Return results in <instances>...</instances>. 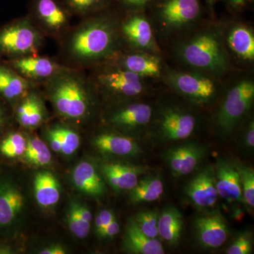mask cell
I'll list each match as a JSON object with an SVG mask.
<instances>
[{
	"label": "cell",
	"instance_id": "6da1fadb",
	"mask_svg": "<svg viewBox=\"0 0 254 254\" xmlns=\"http://www.w3.org/2000/svg\"><path fill=\"white\" fill-rule=\"evenodd\" d=\"M172 66L225 79L238 71L227 53L223 20L206 18L194 29L165 50Z\"/></svg>",
	"mask_w": 254,
	"mask_h": 254
},
{
	"label": "cell",
	"instance_id": "7a4b0ae2",
	"mask_svg": "<svg viewBox=\"0 0 254 254\" xmlns=\"http://www.w3.org/2000/svg\"><path fill=\"white\" fill-rule=\"evenodd\" d=\"M120 15L110 7L90 16L70 35L66 53L82 64H100L109 61L125 48L119 29Z\"/></svg>",
	"mask_w": 254,
	"mask_h": 254
},
{
	"label": "cell",
	"instance_id": "3957f363",
	"mask_svg": "<svg viewBox=\"0 0 254 254\" xmlns=\"http://www.w3.org/2000/svg\"><path fill=\"white\" fill-rule=\"evenodd\" d=\"M145 13L163 51L199 26L208 14L203 0H154Z\"/></svg>",
	"mask_w": 254,
	"mask_h": 254
},
{
	"label": "cell",
	"instance_id": "277c9868",
	"mask_svg": "<svg viewBox=\"0 0 254 254\" xmlns=\"http://www.w3.org/2000/svg\"><path fill=\"white\" fill-rule=\"evenodd\" d=\"M46 92L56 113L73 123L88 120L94 111L95 92L91 80L64 68L46 81Z\"/></svg>",
	"mask_w": 254,
	"mask_h": 254
},
{
	"label": "cell",
	"instance_id": "5b68a950",
	"mask_svg": "<svg viewBox=\"0 0 254 254\" xmlns=\"http://www.w3.org/2000/svg\"><path fill=\"white\" fill-rule=\"evenodd\" d=\"M224 96L215 114L214 123L223 134H231L250 113L254 101L252 71H235L227 78Z\"/></svg>",
	"mask_w": 254,
	"mask_h": 254
},
{
	"label": "cell",
	"instance_id": "8992f818",
	"mask_svg": "<svg viewBox=\"0 0 254 254\" xmlns=\"http://www.w3.org/2000/svg\"><path fill=\"white\" fill-rule=\"evenodd\" d=\"M91 81L96 92L113 103L144 98L158 84L110 61L93 66Z\"/></svg>",
	"mask_w": 254,
	"mask_h": 254
},
{
	"label": "cell",
	"instance_id": "52a82bcc",
	"mask_svg": "<svg viewBox=\"0 0 254 254\" xmlns=\"http://www.w3.org/2000/svg\"><path fill=\"white\" fill-rule=\"evenodd\" d=\"M226 79L176 68L168 63L160 83L192 106L205 108L218 99L225 88Z\"/></svg>",
	"mask_w": 254,
	"mask_h": 254
},
{
	"label": "cell",
	"instance_id": "ba28073f",
	"mask_svg": "<svg viewBox=\"0 0 254 254\" xmlns=\"http://www.w3.org/2000/svg\"><path fill=\"white\" fill-rule=\"evenodd\" d=\"M153 111L151 124L155 132L167 141H180L193 134L198 126L196 114L177 105L164 104Z\"/></svg>",
	"mask_w": 254,
	"mask_h": 254
},
{
	"label": "cell",
	"instance_id": "9c48e42d",
	"mask_svg": "<svg viewBox=\"0 0 254 254\" xmlns=\"http://www.w3.org/2000/svg\"><path fill=\"white\" fill-rule=\"evenodd\" d=\"M223 20L227 53L233 66L240 71H252L254 64V30L239 18Z\"/></svg>",
	"mask_w": 254,
	"mask_h": 254
},
{
	"label": "cell",
	"instance_id": "30bf717a",
	"mask_svg": "<svg viewBox=\"0 0 254 254\" xmlns=\"http://www.w3.org/2000/svg\"><path fill=\"white\" fill-rule=\"evenodd\" d=\"M119 29L125 48L165 56L145 11L123 13Z\"/></svg>",
	"mask_w": 254,
	"mask_h": 254
},
{
	"label": "cell",
	"instance_id": "8fae6325",
	"mask_svg": "<svg viewBox=\"0 0 254 254\" xmlns=\"http://www.w3.org/2000/svg\"><path fill=\"white\" fill-rule=\"evenodd\" d=\"M42 42L41 32L28 18L18 20L0 31V50L18 58L36 55Z\"/></svg>",
	"mask_w": 254,
	"mask_h": 254
},
{
	"label": "cell",
	"instance_id": "7c38bea8",
	"mask_svg": "<svg viewBox=\"0 0 254 254\" xmlns=\"http://www.w3.org/2000/svg\"><path fill=\"white\" fill-rule=\"evenodd\" d=\"M141 98L114 103L115 106L105 115L106 123L123 131H140L149 126L154 107Z\"/></svg>",
	"mask_w": 254,
	"mask_h": 254
},
{
	"label": "cell",
	"instance_id": "4fadbf2b",
	"mask_svg": "<svg viewBox=\"0 0 254 254\" xmlns=\"http://www.w3.org/2000/svg\"><path fill=\"white\" fill-rule=\"evenodd\" d=\"M109 61L141 77L158 83L168 64L164 55L130 49L125 47Z\"/></svg>",
	"mask_w": 254,
	"mask_h": 254
},
{
	"label": "cell",
	"instance_id": "5bb4252c",
	"mask_svg": "<svg viewBox=\"0 0 254 254\" xmlns=\"http://www.w3.org/2000/svg\"><path fill=\"white\" fill-rule=\"evenodd\" d=\"M31 11L42 29L51 36H60L68 27L70 11L59 0H32Z\"/></svg>",
	"mask_w": 254,
	"mask_h": 254
},
{
	"label": "cell",
	"instance_id": "9a60e30c",
	"mask_svg": "<svg viewBox=\"0 0 254 254\" xmlns=\"http://www.w3.org/2000/svg\"><path fill=\"white\" fill-rule=\"evenodd\" d=\"M185 193L196 208H213L218 196L214 168L208 166L198 172L187 185Z\"/></svg>",
	"mask_w": 254,
	"mask_h": 254
},
{
	"label": "cell",
	"instance_id": "2e32d148",
	"mask_svg": "<svg viewBox=\"0 0 254 254\" xmlns=\"http://www.w3.org/2000/svg\"><path fill=\"white\" fill-rule=\"evenodd\" d=\"M205 150L193 143L179 145L165 153V158L175 177L190 175L204 158Z\"/></svg>",
	"mask_w": 254,
	"mask_h": 254
},
{
	"label": "cell",
	"instance_id": "e0dca14e",
	"mask_svg": "<svg viewBox=\"0 0 254 254\" xmlns=\"http://www.w3.org/2000/svg\"><path fill=\"white\" fill-rule=\"evenodd\" d=\"M24 197L16 185L9 180L0 181V230L14 225L24 207Z\"/></svg>",
	"mask_w": 254,
	"mask_h": 254
},
{
	"label": "cell",
	"instance_id": "ac0fdd59",
	"mask_svg": "<svg viewBox=\"0 0 254 254\" xmlns=\"http://www.w3.org/2000/svg\"><path fill=\"white\" fill-rule=\"evenodd\" d=\"M194 225L197 239L205 248H218L228 237V228L218 214L198 217L195 220Z\"/></svg>",
	"mask_w": 254,
	"mask_h": 254
},
{
	"label": "cell",
	"instance_id": "d6986e66",
	"mask_svg": "<svg viewBox=\"0 0 254 254\" xmlns=\"http://www.w3.org/2000/svg\"><path fill=\"white\" fill-rule=\"evenodd\" d=\"M12 65L18 74L28 81H48L64 68L50 58L36 55L18 58L12 62Z\"/></svg>",
	"mask_w": 254,
	"mask_h": 254
},
{
	"label": "cell",
	"instance_id": "ffe728a7",
	"mask_svg": "<svg viewBox=\"0 0 254 254\" xmlns=\"http://www.w3.org/2000/svg\"><path fill=\"white\" fill-rule=\"evenodd\" d=\"M214 173L218 195L229 202L241 201L243 197L242 184L235 165L218 160Z\"/></svg>",
	"mask_w": 254,
	"mask_h": 254
},
{
	"label": "cell",
	"instance_id": "44dd1931",
	"mask_svg": "<svg viewBox=\"0 0 254 254\" xmlns=\"http://www.w3.org/2000/svg\"><path fill=\"white\" fill-rule=\"evenodd\" d=\"M100 171L105 180L117 191L130 190L138 182L142 170L127 164L107 162L100 165Z\"/></svg>",
	"mask_w": 254,
	"mask_h": 254
},
{
	"label": "cell",
	"instance_id": "7402d4cb",
	"mask_svg": "<svg viewBox=\"0 0 254 254\" xmlns=\"http://www.w3.org/2000/svg\"><path fill=\"white\" fill-rule=\"evenodd\" d=\"M93 144L103 154L114 156H134L141 151L138 143L131 137L108 132L95 136Z\"/></svg>",
	"mask_w": 254,
	"mask_h": 254
},
{
	"label": "cell",
	"instance_id": "603a6c76",
	"mask_svg": "<svg viewBox=\"0 0 254 254\" xmlns=\"http://www.w3.org/2000/svg\"><path fill=\"white\" fill-rule=\"evenodd\" d=\"M71 180L78 190L90 196L100 198L106 192L103 177L94 165L89 162H81L75 167Z\"/></svg>",
	"mask_w": 254,
	"mask_h": 254
},
{
	"label": "cell",
	"instance_id": "cb8c5ba5",
	"mask_svg": "<svg viewBox=\"0 0 254 254\" xmlns=\"http://www.w3.org/2000/svg\"><path fill=\"white\" fill-rule=\"evenodd\" d=\"M16 116L23 128L32 129L41 126L46 121L47 110L39 95L28 92L16 108Z\"/></svg>",
	"mask_w": 254,
	"mask_h": 254
},
{
	"label": "cell",
	"instance_id": "d4e9b609",
	"mask_svg": "<svg viewBox=\"0 0 254 254\" xmlns=\"http://www.w3.org/2000/svg\"><path fill=\"white\" fill-rule=\"evenodd\" d=\"M123 248L127 253L133 254L165 253L161 242L144 235L132 220L128 222L125 230Z\"/></svg>",
	"mask_w": 254,
	"mask_h": 254
},
{
	"label": "cell",
	"instance_id": "484cf974",
	"mask_svg": "<svg viewBox=\"0 0 254 254\" xmlns=\"http://www.w3.org/2000/svg\"><path fill=\"white\" fill-rule=\"evenodd\" d=\"M33 190L37 203L42 208L54 207L59 202L61 188L59 181L48 171L38 172L33 179Z\"/></svg>",
	"mask_w": 254,
	"mask_h": 254
},
{
	"label": "cell",
	"instance_id": "4316f807",
	"mask_svg": "<svg viewBox=\"0 0 254 254\" xmlns=\"http://www.w3.org/2000/svg\"><path fill=\"white\" fill-rule=\"evenodd\" d=\"M183 225V215L175 207H167L159 215L158 234L168 245H179Z\"/></svg>",
	"mask_w": 254,
	"mask_h": 254
},
{
	"label": "cell",
	"instance_id": "83f0119b",
	"mask_svg": "<svg viewBox=\"0 0 254 254\" xmlns=\"http://www.w3.org/2000/svg\"><path fill=\"white\" fill-rule=\"evenodd\" d=\"M29 81L17 72L0 66V95L6 100L22 98L29 91Z\"/></svg>",
	"mask_w": 254,
	"mask_h": 254
},
{
	"label": "cell",
	"instance_id": "f1b7e54d",
	"mask_svg": "<svg viewBox=\"0 0 254 254\" xmlns=\"http://www.w3.org/2000/svg\"><path fill=\"white\" fill-rule=\"evenodd\" d=\"M163 182L156 177H148L138 180L136 186L130 190L132 203H149L158 200L163 195Z\"/></svg>",
	"mask_w": 254,
	"mask_h": 254
},
{
	"label": "cell",
	"instance_id": "f546056e",
	"mask_svg": "<svg viewBox=\"0 0 254 254\" xmlns=\"http://www.w3.org/2000/svg\"><path fill=\"white\" fill-rule=\"evenodd\" d=\"M23 157L27 163L37 167L47 166L52 160L51 152L48 145L37 136L27 140Z\"/></svg>",
	"mask_w": 254,
	"mask_h": 254
},
{
	"label": "cell",
	"instance_id": "4dcf8cb0",
	"mask_svg": "<svg viewBox=\"0 0 254 254\" xmlns=\"http://www.w3.org/2000/svg\"><path fill=\"white\" fill-rule=\"evenodd\" d=\"M70 12L90 16L111 7L113 0H63Z\"/></svg>",
	"mask_w": 254,
	"mask_h": 254
},
{
	"label": "cell",
	"instance_id": "1f68e13d",
	"mask_svg": "<svg viewBox=\"0 0 254 254\" xmlns=\"http://www.w3.org/2000/svg\"><path fill=\"white\" fill-rule=\"evenodd\" d=\"M27 146V139L18 132L10 133L0 143V153L8 158L22 156Z\"/></svg>",
	"mask_w": 254,
	"mask_h": 254
},
{
	"label": "cell",
	"instance_id": "d6a6232c",
	"mask_svg": "<svg viewBox=\"0 0 254 254\" xmlns=\"http://www.w3.org/2000/svg\"><path fill=\"white\" fill-rule=\"evenodd\" d=\"M66 224L71 233L78 239L86 238L89 234L91 224L81 218L78 210V201L76 200L71 201L68 207Z\"/></svg>",
	"mask_w": 254,
	"mask_h": 254
},
{
	"label": "cell",
	"instance_id": "836d02e7",
	"mask_svg": "<svg viewBox=\"0 0 254 254\" xmlns=\"http://www.w3.org/2000/svg\"><path fill=\"white\" fill-rule=\"evenodd\" d=\"M52 127L56 131L61 142L62 154L69 156L76 153L81 143L78 133L74 130L64 125H55Z\"/></svg>",
	"mask_w": 254,
	"mask_h": 254
},
{
	"label": "cell",
	"instance_id": "e575fe53",
	"mask_svg": "<svg viewBox=\"0 0 254 254\" xmlns=\"http://www.w3.org/2000/svg\"><path fill=\"white\" fill-rule=\"evenodd\" d=\"M159 214L154 210H143L136 214L131 219L135 225L144 235L150 238L158 236Z\"/></svg>",
	"mask_w": 254,
	"mask_h": 254
},
{
	"label": "cell",
	"instance_id": "d590c367",
	"mask_svg": "<svg viewBox=\"0 0 254 254\" xmlns=\"http://www.w3.org/2000/svg\"><path fill=\"white\" fill-rule=\"evenodd\" d=\"M240 175L244 200L250 207L254 206V170L242 164L235 165Z\"/></svg>",
	"mask_w": 254,
	"mask_h": 254
},
{
	"label": "cell",
	"instance_id": "8d00e7d4",
	"mask_svg": "<svg viewBox=\"0 0 254 254\" xmlns=\"http://www.w3.org/2000/svg\"><path fill=\"white\" fill-rule=\"evenodd\" d=\"M252 238L250 234H242L230 245L225 253L227 254H250L252 252Z\"/></svg>",
	"mask_w": 254,
	"mask_h": 254
},
{
	"label": "cell",
	"instance_id": "74e56055",
	"mask_svg": "<svg viewBox=\"0 0 254 254\" xmlns=\"http://www.w3.org/2000/svg\"><path fill=\"white\" fill-rule=\"evenodd\" d=\"M154 0H113L122 12L145 11Z\"/></svg>",
	"mask_w": 254,
	"mask_h": 254
},
{
	"label": "cell",
	"instance_id": "f35d334b",
	"mask_svg": "<svg viewBox=\"0 0 254 254\" xmlns=\"http://www.w3.org/2000/svg\"><path fill=\"white\" fill-rule=\"evenodd\" d=\"M115 218V215L110 210H100L95 219V231L97 235H99L112 220Z\"/></svg>",
	"mask_w": 254,
	"mask_h": 254
},
{
	"label": "cell",
	"instance_id": "ab89813d",
	"mask_svg": "<svg viewBox=\"0 0 254 254\" xmlns=\"http://www.w3.org/2000/svg\"><path fill=\"white\" fill-rule=\"evenodd\" d=\"M120 226L116 218L114 219L98 235L101 238H113L120 232Z\"/></svg>",
	"mask_w": 254,
	"mask_h": 254
},
{
	"label": "cell",
	"instance_id": "60d3db41",
	"mask_svg": "<svg viewBox=\"0 0 254 254\" xmlns=\"http://www.w3.org/2000/svg\"><path fill=\"white\" fill-rule=\"evenodd\" d=\"M46 138L48 143H49L51 149L55 153H61V142H60L59 137H58L53 127H50L47 130Z\"/></svg>",
	"mask_w": 254,
	"mask_h": 254
},
{
	"label": "cell",
	"instance_id": "b9f144b4",
	"mask_svg": "<svg viewBox=\"0 0 254 254\" xmlns=\"http://www.w3.org/2000/svg\"><path fill=\"white\" fill-rule=\"evenodd\" d=\"M245 139L247 145L251 148L254 147V122L250 120L247 124L245 131Z\"/></svg>",
	"mask_w": 254,
	"mask_h": 254
},
{
	"label": "cell",
	"instance_id": "7bdbcfd3",
	"mask_svg": "<svg viewBox=\"0 0 254 254\" xmlns=\"http://www.w3.org/2000/svg\"><path fill=\"white\" fill-rule=\"evenodd\" d=\"M66 250L63 246L60 245H53L47 247L43 250H40V254H65Z\"/></svg>",
	"mask_w": 254,
	"mask_h": 254
},
{
	"label": "cell",
	"instance_id": "ee69618b",
	"mask_svg": "<svg viewBox=\"0 0 254 254\" xmlns=\"http://www.w3.org/2000/svg\"><path fill=\"white\" fill-rule=\"evenodd\" d=\"M218 0H203L207 14L210 18H215V7Z\"/></svg>",
	"mask_w": 254,
	"mask_h": 254
},
{
	"label": "cell",
	"instance_id": "f6af8a7d",
	"mask_svg": "<svg viewBox=\"0 0 254 254\" xmlns=\"http://www.w3.org/2000/svg\"><path fill=\"white\" fill-rule=\"evenodd\" d=\"M11 250L9 247H4V246H1L0 247V254H11Z\"/></svg>",
	"mask_w": 254,
	"mask_h": 254
},
{
	"label": "cell",
	"instance_id": "bcb514c9",
	"mask_svg": "<svg viewBox=\"0 0 254 254\" xmlns=\"http://www.w3.org/2000/svg\"><path fill=\"white\" fill-rule=\"evenodd\" d=\"M3 123H4V115H3L2 111L0 109V130L3 126Z\"/></svg>",
	"mask_w": 254,
	"mask_h": 254
}]
</instances>
